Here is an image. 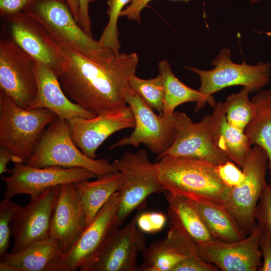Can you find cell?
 Returning <instances> with one entry per match:
<instances>
[{
    "mask_svg": "<svg viewBox=\"0 0 271 271\" xmlns=\"http://www.w3.org/2000/svg\"><path fill=\"white\" fill-rule=\"evenodd\" d=\"M62 48L64 61L56 76L70 100L96 115L127 106L130 78L139 62L136 53H120L109 61L99 62Z\"/></svg>",
    "mask_w": 271,
    "mask_h": 271,
    "instance_id": "obj_1",
    "label": "cell"
},
{
    "mask_svg": "<svg viewBox=\"0 0 271 271\" xmlns=\"http://www.w3.org/2000/svg\"><path fill=\"white\" fill-rule=\"evenodd\" d=\"M156 164L164 191L197 202L222 204L229 198L232 188L222 181L214 164L170 155L163 157Z\"/></svg>",
    "mask_w": 271,
    "mask_h": 271,
    "instance_id": "obj_2",
    "label": "cell"
},
{
    "mask_svg": "<svg viewBox=\"0 0 271 271\" xmlns=\"http://www.w3.org/2000/svg\"><path fill=\"white\" fill-rule=\"evenodd\" d=\"M23 12L40 24L62 47L99 62L110 60L118 55L102 47L84 32L65 0H33Z\"/></svg>",
    "mask_w": 271,
    "mask_h": 271,
    "instance_id": "obj_3",
    "label": "cell"
},
{
    "mask_svg": "<svg viewBox=\"0 0 271 271\" xmlns=\"http://www.w3.org/2000/svg\"><path fill=\"white\" fill-rule=\"evenodd\" d=\"M57 116L45 108L25 109L0 90V146L26 163L45 128Z\"/></svg>",
    "mask_w": 271,
    "mask_h": 271,
    "instance_id": "obj_4",
    "label": "cell"
},
{
    "mask_svg": "<svg viewBox=\"0 0 271 271\" xmlns=\"http://www.w3.org/2000/svg\"><path fill=\"white\" fill-rule=\"evenodd\" d=\"M25 164L39 168H82L97 177L116 171L107 159H95L86 156L72 139L68 121L58 117L44 130Z\"/></svg>",
    "mask_w": 271,
    "mask_h": 271,
    "instance_id": "obj_5",
    "label": "cell"
},
{
    "mask_svg": "<svg viewBox=\"0 0 271 271\" xmlns=\"http://www.w3.org/2000/svg\"><path fill=\"white\" fill-rule=\"evenodd\" d=\"M120 200L119 191L111 196L71 247L53 261L46 271L79 270L91 261L120 226L117 216Z\"/></svg>",
    "mask_w": 271,
    "mask_h": 271,
    "instance_id": "obj_6",
    "label": "cell"
},
{
    "mask_svg": "<svg viewBox=\"0 0 271 271\" xmlns=\"http://www.w3.org/2000/svg\"><path fill=\"white\" fill-rule=\"evenodd\" d=\"M126 102L133 114L134 130L129 136L113 143L109 149L125 146L138 147L143 144L158 157L162 155L171 147L176 138L177 112L172 115L156 114L132 88L126 92Z\"/></svg>",
    "mask_w": 271,
    "mask_h": 271,
    "instance_id": "obj_7",
    "label": "cell"
},
{
    "mask_svg": "<svg viewBox=\"0 0 271 271\" xmlns=\"http://www.w3.org/2000/svg\"><path fill=\"white\" fill-rule=\"evenodd\" d=\"M111 164L116 171L122 174L123 179L117 214L121 225L150 195L164 192V189L160 181L156 163L150 161L145 149L136 153L126 152Z\"/></svg>",
    "mask_w": 271,
    "mask_h": 271,
    "instance_id": "obj_8",
    "label": "cell"
},
{
    "mask_svg": "<svg viewBox=\"0 0 271 271\" xmlns=\"http://www.w3.org/2000/svg\"><path fill=\"white\" fill-rule=\"evenodd\" d=\"M231 56L230 50L224 48L212 61L213 69L203 70L187 67L199 76L200 92L206 96H212L226 87L241 85L250 92H255L269 83L271 76L269 62H260L254 65L247 64L244 61L237 64L231 60Z\"/></svg>",
    "mask_w": 271,
    "mask_h": 271,
    "instance_id": "obj_9",
    "label": "cell"
},
{
    "mask_svg": "<svg viewBox=\"0 0 271 271\" xmlns=\"http://www.w3.org/2000/svg\"><path fill=\"white\" fill-rule=\"evenodd\" d=\"M267 167L268 157L265 152L254 145L242 168L244 175L243 184L240 187L232 188L228 199L222 204L235 219L245 236L257 225L255 211L267 184Z\"/></svg>",
    "mask_w": 271,
    "mask_h": 271,
    "instance_id": "obj_10",
    "label": "cell"
},
{
    "mask_svg": "<svg viewBox=\"0 0 271 271\" xmlns=\"http://www.w3.org/2000/svg\"><path fill=\"white\" fill-rule=\"evenodd\" d=\"M36 61L11 38L0 41V90L28 109L37 93Z\"/></svg>",
    "mask_w": 271,
    "mask_h": 271,
    "instance_id": "obj_11",
    "label": "cell"
},
{
    "mask_svg": "<svg viewBox=\"0 0 271 271\" xmlns=\"http://www.w3.org/2000/svg\"><path fill=\"white\" fill-rule=\"evenodd\" d=\"M9 172V176L1 178L6 185L5 199H11L20 194H27L32 197L53 187L88 180L96 177L91 172L82 168H39L25 163H14Z\"/></svg>",
    "mask_w": 271,
    "mask_h": 271,
    "instance_id": "obj_12",
    "label": "cell"
},
{
    "mask_svg": "<svg viewBox=\"0 0 271 271\" xmlns=\"http://www.w3.org/2000/svg\"><path fill=\"white\" fill-rule=\"evenodd\" d=\"M60 186L31 197L29 202L15 212L10 224L14 245L11 253L19 252L35 242L47 238Z\"/></svg>",
    "mask_w": 271,
    "mask_h": 271,
    "instance_id": "obj_13",
    "label": "cell"
},
{
    "mask_svg": "<svg viewBox=\"0 0 271 271\" xmlns=\"http://www.w3.org/2000/svg\"><path fill=\"white\" fill-rule=\"evenodd\" d=\"M137 217L116 229L98 254L79 271H139L138 256L147 246L144 232L137 226Z\"/></svg>",
    "mask_w": 271,
    "mask_h": 271,
    "instance_id": "obj_14",
    "label": "cell"
},
{
    "mask_svg": "<svg viewBox=\"0 0 271 271\" xmlns=\"http://www.w3.org/2000/svg\"><path fill=\"white\" fill-rule=\"evenodd\" d=\"M6 18L13 41L36 62L46 66L56 75L64 61L62 47L40 24L25 13Z\"/></svg>",
    "mask_w": 271,
    "mask_h": 271,
    "instance_id": "obj_15",
    "label": "cell"
},
{
    "mask_svg": "<svg viewBox=\"0 0 271 271\" xmlns=\"http://www.w3.org/2000/svg\"><path fill=\"white\" fill-rule=\"evenodd\" d=\"M257 224L242 239L227 242L213 240L195 245L197 253L204 261L222 271H257L262 265L259 240L263 234Z\"/></svg>",
    "mask_w": 271,
    "mask_h": 271,
    "instance_id": "obj_16",
    "label": "cell"
},
{
    "mask_svg": "<svg viewBox=\"0 0 271 271\" xmlns=\"http://www.w3.org/2000/svg\"><path fill=\"white\" fill-rule=\"evenodd\" d=\"M75 145L87 157L95 159L96 152L113 133L134 128V117L129 106L97 114L91 119L75 117L67 120Z\"/></svg>",
    "mask_w": 271,
    "mask_h": 271,
    "instance_id": "obj_17",
    "label": "cell"
},
{
    "mask_svg": "<svg viewBox=\"0 0 271 271\" xmlns=\"http://www.w3.org/2000/svg\"><path fill=\"white\" fill-rule=\"evenodd\" d=\"M178 132L171 147L162 155L192 158L218 166L229 161L214 146L211 136V115L194 122L184 112H177Z\"/></svg>",
    "mask_w": 271,
    "mask_h": 271,
    "instance_id": "obj_18",
    "label": "cell"
},
{
    "mask_svg": "<svg viewBox=\"0 0 271 271\" xmlns=\"http://www.w3.org/2000/svg\"><path fill=\"white\" fill-rule=\"evenodd\" d=\"M86 227L85 211L74 183L61 185L50 237L57 239L62 253L71 247Z\"/></svg>",
    "mask_w": 271,
    "mask_h": 271,
    "instance_id": "obj_19",
    "label": "cell"
},
{
    "mask_svg": "<svg viewBox=\"0 0 271 271\" xmlns=\"http://www.w3.org/2000/svg\"><path fill=\"white\" fill-rule=\"evenodd\" d=\"M34 71L37 93L28 109L47 108L58 117L66 120L75 117L91 119L97 115L70 100L63 91L56 76L49 68L36 62Z\"/></svg>",
    "mask_w": 271,
    "mask_h": 271,
    "instance_id": "obj_20",
    "label": "cell"
},
{
    "mask_svg": "<svg viewBox=\"0 0 271 271\" xmlns=\"http://www.w3.org/2000/svg\"><path fill=\"white\" fill-rule=\"evenodd\" d=\"M142 254L139 271H172L182 260L199 256L195 244L170 226L165 239L153 242Z\"/></svg>",
    "mask_w": 271,
    "mask_h": 271,
    "instance_id": "obj_21",
    "label": "cell"
},
{
    "mask_svg": "<svg viewBox=\"0 0 271 271\" xmlns=\"http://www.w3.org/2000/svg\"><path fill=\"white\" fill-rule=\"evenodd\" d=\"M211 114V136L215 147L229 160L242 168L251 148L244 131L226 118L224 102H218Z\"/></svg>",
    "mask_w": 271,
    "mask_h": 271,
    "instance_id": "obj_22",
    "label": "cell"
},
{
    "mask_svg": "<svg viewBox=\"0 0 271 271\" xmlns=\"http://www.w3.org/2000/svg\"><path fill=\"white\" fill-rule=\"evenodd\" d=\"M62 253L56 238L49 237L31 244L17 253L1 256V271H46L49 265Z\"/></svg>",
    "mask_w": 271,
    "mask_h": 271,
    "instance_id": "obj_23",
    "label": "cell"
},
{
    "mask_svg": "<svg viewBox=\"0 0 271 271\" xmlns=\"http://www.w3.org/2000/svg\"><path fill=\"white\" fill-rule=\"evenodd\" d=\"M168 203L170 226L195 245L215 240L203 223L193 200L164 191Z\"/></svg>",
    "mask_w": 271,
    "mask_h": 271,
    "instance_id": "obj_24",
    "label": "cell"
},
{
    "mask_svg": "<svg viewBox=\"0 0 271 271\" xmlns=\"http://www.w3.org/2000/svg\"><path fill=\"white\" fill-rule=\"evenodd\" d=\"M97 178L94 181L88 180L74 183L85 211L86 226L111 196L121 189L123 184L122 175L118 171Z\"/></svg>",
    "mask_w": 271,
    "mask_h": 271,
    "instance_id": "obj_25",
    "label": "cell"
},
{
    "mask_svg": "<svg viewBox=\"0 0 271 271\" xmlns=\"http://www.w3.org/2000/svg\"><path fill=\"white\" fill-rule=\"evenodd\" d=\"M159 74L163 78L164 86V100L163 113L172 115L179 105L188 102H196L194 112H198L206 103L212 107L216 102L214 97L206 96L198 90H194L185 85L173 73L170 63L166 60L158 64Z\"/></svg>",
    "mask_w": 271,
    "mask_h": 271,
    "instance_id": "obj_26",
    "label": "cell"
},
{
    "mask_svg": "<svg viewBox=\"0 0 271 271\" xmlns=\"http://www.w3.org/2000/svg\"><path fill=\"white\" fill-rule=\"evenodd\" d=\"M194 202L203 223L215 240L232 242L246 237L235 219L223 204L209 201Z\"/></svg>",
    "mask_w": 271,
    "mask_h": 271,
    "instance_id": "obj_27",
    "label": "cell"
},
{
    "mask_svg": "<svg viewBox=\"0 0 271 271\" xmlns=\"http://www.w3.org/2000/svg\"><path fill=\"white\" fill-rule=\"evenodd\" d=\"M251 100L254 113L244 133L252 145H257L265 152L271 178V90L258 92Z\"/></svg>",
    "mask_w": 271,
    "mask_h": 271,
    "instance_id": "obj_28",
    "label": "cell"
},
{
    "mask_svg": "<svg viewBox=\"0 0 271 271\" xmlns=\"http://www.w3.org/2000/svg\"><path fill=\"white\" fill-rule=\"evenodd\" d=\"M249 92L247 88L243 87L239 92L228 95L224 102L227 121L243 131L254 113L253 104L249 99Z\"/></svg>",
    "mask_w": 271,
    "mask_h": 271,
    "instance_id": "obj_29",
    "label": "cell"
},
{
    "mask_svg": "<svg viewBox=\"0 0 271 271\" xmlns=\"http://www.w3.org/2000/svg\"><path fill=\"white\" fill-rule=\"evenodd\" d=\"M130 85L151 108L157 110L159 114L163 113L164 86L160 74L149 79H142L133 74L130 78Z\"/></svg>",
    "mask_w": 271,
    "mask_h": 271,
    "instance_id": "obj_30",
    "label": "cell"
},
{
    "mask_svg": "<svg viewBox=\"0 0 271 271\" xmlns=\"http://www.w3.org/2000/svg\"><path fill=\"white\" fill-rule=\"evenodd\" d=\"M131 0H107V14L108 21L98 41L103 47L112 50L116 54L120 53V44L117 22L123 8Z\"/></svg>",
    "mask_w": 271,
    "mask_h": 271,
    "instance_id": "obj_31",
    "label": "cell"
},
{
    "mask_svg": "<svg viewBox=\"0 0 271 271\" xmlns=\"http://www.w3.org/2000/svg\"><path fill=\"white\" fill-rule=\"evenodd\" d=\"M21 206L11 199L0 203V256L7 252L11 234L10 224L13 215Z\"/></svg>",
    "mask_w": 271,
    "mask_h": 271,
    "instance_id": "obj_32",
    "label": "cell"
},
{
    "mask_svg": "<svg viewBox=\"0 0 271 271\" xmlns=\"http://www.w3.org/2000/svg\"><path fill=\"white\" fill-rule=\"evenodd\" d=\"M257 224L271 239V181L263 190L255 211Z\"/></svg>",
    "mask_w": 271,
    "mask_h": 271,
    "instance_id": "obj_33",
    "label": "cell"
},
{
    "mask_svg": "<svg viewBox=\"0 0 271 271\" xmlns=\"http://www.w3.org/2000/svg\"><path fill=\"white\" fill-rule=\"evenodd\" d=\"M167 216L159 212H147L138 215L137 225L144 233H155L161 231L165 226Z\"/></svg>",
    "mask_w": 271,
    "mask_h": 271,
    "instance_id": "obj_34",
    "label": "cell"
},
{
    "mask_svg": "<svg viewBox=\"0 0 271 271\" xmlns=\"http://www.w3.org/2000/svg\"><path fill=\"white\" fill-rule=\"evenodd\" d=\"M217 173L222 181L231 188L240 187L244 180V175L232 161L217 166Z\"/></svg>",
    "mask_w": 271,
    "mask_h": 271,
    "instance_id": "obj_35",
    "label": "cell"
},
{
    "mask_svg": "<svg viewBox=\"0 0 271 271\" xmlns=\"http://www.w3.org/2000/svg\"><path fill=\"white\" fill-rule=\"evenodd\" d=\"M219 268L212 263L204 261L199 256L185 259L173 269L172 271H218Z\"/></svg>",
    "mask_w": 271,
    "mask_h": 271,
    "instance_id": "obj_36",
    "label": "cell"
},
{
    "mask_svg": "<svg viewBox=\"0 0 271 271\" xmlns=\"http://www.w3.org/2000/svg\"><path fill=\"white\" fill-rule=\"evenodd\" d=\"M153 0H131L130 4L123 10L120 17H125L127 19L141 22L140 15L142 10ZM189 2L191 0H174Z\"/></svg>",
    "mask_w": 271,
    "mask_h": 271,
    "instance_id": "obj_37",
    "label": "cell"
},
{
    "mask_svg": "<svg viewBox=\"0 0 271 271\" xmlns=\"http://www.w3.org/2000/svg\"><path fill=\"white\" fill-rule=\"evenodd\" d=\"M33 0H0V13L7 17L23 12Z\"/></svg>",
    "mask_w": 271,
    "mask_h": 271,
    "instance_id": "obj_38",
    "label": "cell"
},
{
    "mask_svg": "<svg viewBox=\"0 0 271 271\" xmlns=\"http://www.w3.org/2000/svg\"><path fill=\"white\" fill-rule=\"evenodd\" d=\"M79 17L78 23L84 32L92 37L91 22L89 14V6L95 0H78Z\"/></svg>",
    "mask_w": 271,
    "mask_h": 271,
    "instance_id": "obj_39",
    "label": "cell"
},
{
    "mask_svg": "<svg viewBox=\"0 0 271 271\" xmlns=\"http://www.w3.org/2000/svg\"><path fill=\"white\" fill-rule=\"evenodd\" d=\"M259 245L263 262L259 271H271V239L263 233L260 237Z\"/></svg>",
    "mask_w": 271,
    "mask_h": 271,
    "instance_id": "obj_40",
    "label": "cell"
},
{
    "mask_svg": "<svg viewBox=\"0 0 271 271\" xmlns=\"http://www.w3.org/2000/svg\"><path fill=\"white\" fill-rule=\"evenodd\" d=\"M17 159L13 152L8 148L1 147L0 148V174L10 172L7 165L10 161L17 163Z\"/></svg>",
    "mask_w": 271,
    "mask_h": 271,
    "instance_id": "obj_41",
    "label": "cell"
},
{
    "mask_svg": "<svg viewBox=\"0 0 271 271\" xmlns=\"http://www.w3.org/2000/svg\"><path fill=\"white\" fill-rule=\"evenodd\" d=\"M75 20L78 22L79 17V1L65 0Z\"/></svg>",
    "mask_w": 271,
    "mask_h": 271,
    "instance_id": "obj_42",
    "label": "cell"
},
{
    "mask_svg": "<svg viewBox=\"0 0 271 271\" xmlns=\"http://www.w3.org/2000/svg\"><path fill=\"white\" fill-rule=\"evenodd\" d=\"M259 1H260V0H252L251 2L252 3H254V2H258Z\"/></svg>",
    "mask_w": 271,
    "mask_h": 271,
    "instance_id": "obj_43",
    "label": "cell"
},
{
    "mask_svg": "<svg viewBox=\"0 0 271 271\" xmlns=\"http://www.w3.org/2000/svg\"><path fill=\"white\" fill-rule=\"evenodd\" d=\"M267 35H268V36H270L271 35V32H268V33H266Z\"/></svg>",
    "mask_w": 271,
    "mask_h": 271,
    "instance_id": "obj_44",
    "label": "cell"
}]
</instances>
